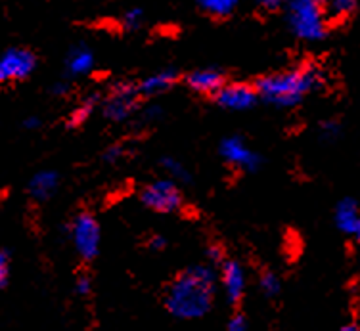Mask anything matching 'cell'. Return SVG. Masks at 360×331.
<instances>
[{
  "mask_svg": "<svg viewBox=\"0 0 360 331\" xmlns=\"http://www.w3.org/2000/svg\"><path fill=\"white\" fill-rule=\"evenodd\" d=\"M340 132V124L333 123V121H328V123L322 124V134L324 136H328V138H332V136H335Z\"/></svg>",
  "mask_w": 360,
  "mask_h": 331,
  "instance_id": "25",
  "label": "cell"
},
{
  "mask_svg": "<svg viewBox=\"0 0 360 331\" xmlns=\"http://www.w3.org/2000/svg\"><path fill=\"white\" fill-rule=\"evenodd\" d=\"M207 259L213 262V264H221V262H222L221 247H217V245H211V247L207 249Z\"/></svg>",
  "mask_w": 360,
  "mask_h": 331,
  "instance_id": "26",
  "label": "cell"
},
{
  "mask_svg": "<svg viewBox=\"0 0 360 331\" xmlns=\"http://www.w3.org/2000/svg\"><path fill=\"white\" fill-rule=\"evenodd\" d=\"M340 331H360V327L354 322H349V324H345L343 327H341Z\"/></svg>",
  "mask_w": 360,
  "mask_h": 331,
  "instance_id": "32",
  "label": "cell"
},
{
  "mask_svg": "<svg viewBox=\"0 0 360 331\" xmlns=\"http://www.w3.org/2000/svg\"><path fill=\"white\" fill-rule=\"evenodd\" d=\"M217 102L221 108L230 111H245L253 108L257 102V92L253 86L243 83H230L222 84L217 90Z\"/></svg>",
  "mask_w": 360,
  "mask_h": 331,
  "instance_id": "9",
  "label": "cell"
},
{
  "mask_svg": "<svg viewBox=\"0 0 360 331\" xmlns=\"http://www.w3.org/2000/svg\"><path fill=\"white\" fill-rule=\"evenodd\" d=\"M140 200L155 213H173L182 205V193L173 180H155L142 190Z\"/></svg>",
  "mask_w": 360,
  "mask_h": 331,
  "instance_id": "5",
  "label": "cell"
},
{
  "mask_svg": "<svg viewBox=\"0 0 360 331\" xmlns=\"http://www.w3.org/2000/svg\"><path fill=\"white\" fill-rule=\"evenodd\" d=\"M161 115H163L161 108H158V105H150V108H148V110L142 113V121H144V123H150V121H155V119H160Z\"/></svg>",
  "mask_w": 360,
  "mask_h": 331,
  "instance_id": "24",
  "label": "cell"
},
{
  "mask_svg": "<svg viewBox=\"0 0 360 331\" xmlns=\"http://www.w3.org/2000/svg\"><path fill=\"white\" fill-rule=\"evenodd\" d=\"M71 242L75 245V251L83 257L84 261H92L100 251V224L90 213L77 214L70 228Z\"/></svg>",
  "mask_w": 360,
  "mask_h": 331,
  "instance_id": "4",
  "label": "cell"
},
{
  "mask_svg": "<svg viewBox=\"0 0 360 331\" xmlns=\"http://www.w3.org/2000/svg\"><path fill=\"white\" fill-rule=\"evenodd\" d=\"M221 155L224 161H229L230 165L238 167L242 171H257L261 165L259 153L253 152L250 145L245 144V140L240 136H230L221 142Z\"/></svg>",
  "mask_w": 360,
  "mask_h": 331,
  "instance_id": "8",
  "label": "cell"
},
{
  "mask_svg": "<svg viewBox=\"0 0 360 331\" xmlns=\"http://www.w3.org/2000/svg\"><path fill=\"white\" fill-rule=\"evenodd\" d=\"M215 270L207 264H198L182 272L167 291V311L180 320H198L205 316L215 299Z\"/></svg>",
  "mask_w": 360,
  "mask_h": 331,
  "instance_id": "1",
  "label": "cell"
},
{
  "mask_svg": "<svg viewBox=\"0 0 360 331\" xmlns=\"http://www.w3.org/2000/svg\"><path fill=\"white\" fill-rule=\"evenodd\" d=\"M335 224L349 238L360 235V209L353 197H345L335 207Z\"/></svg>",
  "mask_w": 360,
  "mask_h": 331,
  "instance_id": "11",
  "label": "cell"
},
{
  "mask_svg": "<svg viewBox=\"0 0 360 331\" xmlns=\"http://www.w3.org/2000/svg\"><path fill=\"white\" fill-rule=\"evenodd\" d=\"M259 285H261V290H263L264 295H276L278 291H280V278L274 274V272H264L261 280H259Z\"/></svg>",
  "mask_w": 360,
  "mask_h": 331,
  "instance_id": "20",
  "label": "cell"
},
{
  "mask_svg": "<svg viewBox=\"0 0 360 331\" xmlns=\"http://www.w3.org/2000/svg\"><path fill=\"white\" fill-rule=\"evenodd\" d=\"M136 98L139 92L132 84H119L104 102V115L115 123L127 121L136 111Z\"/></svg>",
  "mask_w": 360,
  "mask_h": 331,
  "instance_id": "7",
  "label": "cell"
},
{
  "mask_svg": "<svg viewBox=\"0 0 360 331\" xmlns=\"http://www.w3.org/2000/svg\"><path fill=\"white\" fill-rule=\"evenodd\" d=\"M288 23L293 35L309 42L324 39L328 31V18L320 0H290Z\"/></svg>",
  "mask_w": 360,
  "mask_h": 331,
  "instance_id": "3",
  "label": "cell"
},
{
  "mask_svg": "<svg viewBox=\"0 0 360 331\" xmlns=\"http://www.w3.org/2000/svg\"><path fill=\"white\" fill-rule=\"evenodd\" d=\"M320 73L314 67H295L261 79L257 83V96L278 108L297 105L303 98L311 94L319 84Z\"/></svg>",
  "mask_w": 360,
  "mask_h": 331,
  "instance_id": "2",
  "label": "cell"
},
{
  "mask_svg": "<svg viewBox=\"0 0 360 331\" xmlns=\"http://www.w3.org/2000/svg\"><path fill=\"white\" fill-rule=\"evenodd\" d=\"M35 71V56L29 50L12 48L0 56V84L27 79Z\"/></svg>",
  "mask_w": 360,
  "mask_h": 331,
  "instance_id": "6",
  "label": "cell"
},
{
  "mask_svg": "<svg viewBox=\"0 0 360 331\" xmlns=\"http://www.w3.org/2000/svg\"><path fill=\"white\" fill-rule=\"evenodd\" d=\"M140 21H142V10H139V8H136V10H129L125 14V18H123V23H125L129 29L139 27Z\"/></svg>",
  "mask_w": 360,
  "mask_h": 331,
  "instance_id": "21",
  "label": "cell"
},
{
  "mask_svg": "<svg viewBox=\"0 0 360 331\" xmlns=\"http://www.w3.org/2000/svg\"><path fill=\"white\" fill-rule=\"evenodd\" d=\"M322 6H324L326 18L340 21L353 14L359 6V0H324Z\"/></svg>",
  "mask_w": 360,
  "mask_h": 331,
  "instance_id": "16",
  "label": "cell"
},
{
  "mask_svg": "<svg viewBox=\"0 0 360 331\" xmlns=\"http://www.w3.org/2000/svg\"><path fill=\"white\" fill-rule=\"evenodd\" d=\"M161 165H163V169H165L167 173L171 174L174 180H180V182H188V180H190L188 169L180 163L179 159L163 157L161 159Z\"/></svg>",
  "mask_w": 360,
  "mask_h": 331,
  "instance_id": "18",
  "label": "cell"
},
{
  "mask_svg": "<svg viewBox=\"0 0 360 331\" xmlns=\"http://www.w3.org/2000/svg\"><path fill=\"white\" fill-rule=\"evenodd\" d=\"M92 65H94V54L84 46L71 50V54L68 56V71L71 75H84L92 70Z\"/></svg>",
  "mask_w": 360,
  "mask_h": 331,
  "instance_id": "15",
  "label": "cell"
},
{
  "mask_svg": "<svg viewBox=\"0 0 360 331\" xmlns=\"http://www.w3.org/2000/svg\"><path fill=\"white\" fill-rule=\"evenodd\" d=\"M58 186H60V176H58V173L46 169V171H39L31 179V182H29V193L37 201H46L54 195Z\"/></svg>",
  "mask_w": 360,
  "mask_h": 331,
  "instance_id": "13",
  "label": "cell"
},
{
  "mask_svg": "<svg viewBox=\"0 0 360 331\" xmlns=\"http://www.w3.org/2000/svg\"><path fill=\"white\" fill-rule=\"evenodd\" d=\"M203 12L209 15H217V18H226L236 10L238 0H198Z\"/></svg>",
  "mask_w": 360,
  "mask_h": 331,
  "instance_id": "17",
  "label": "cell"
},
{
  "mask_svg": "<svg viewBox=\"0 0 360 331\" xmlns=\"http://www.w3.org/2000/svg\"><path fill=\"white\" fill-rule=\"evenodd\" d=\"M39 124H41V121L37 117H29L27 121H25V126H27V129H37Z\"/></svg>",
  "mask_w": 360,
  "mask_h": 331,
  "instance_id": "31",
  "label": "cell"
},
{
  "mask_svg": "<svg viewBox=\"0 0 360 331\" xmlns=\"http://www.w3.org/2000/svg\"><path fill=\"white\" fill-rule=\"evenodd\" d=\"M123 155V150L119 148V145H113V148H110L108 152H105V161H110V163H115V161H119V157Z\"/></svg>",
  "mask_w": 360,
  "mask_h": 331,
  "instance_id": "28",
  "label": "cell"
},
{
  "mask_svg": "<svg viewBox=\"0 0 360 331\" xmlns=\"http://www.w3.org/2000/svg\"><path fill=\"white\" fill-rule=\"evenodd\" d=\"M259 6L266 10V12H272V10L280 8V0H259Z\"/></svg>",
  "mask_w": 360,
  "mask_h": 331,
  "instance_id": "29",
  "label": "cell"
},
{
  "mask_svg": "<svg viewBox=\"0 0 360 331\" xmlns=\"http://www.w3.org/2000/svg\"><path fill=\"white\" fill-rule=\"evenodd\" d=\"M8 282V259L4 253H0V285Z\"/></svg>",
  "mask_w": 360,
  "mask_h": 331,
  "instance_id": "27",
  "label": "cell"
},
{
  "mask_svg": "<svg viewBox=\"0 0 360 331\" xmlns=\"http://www.w3.org/2000/svg\"><path fill=\"white\" fill-rule=\"evenodd\" d=\"M174 83H176V71L163 70L146 77L144 81L136 86V92L142 96H158V94L167 92Z\"/></svg>",
  "mask_w": 360,
  "mask_h": 331,
  "instance_id": "14",
  "label": "cell"
},
{
  "mask_svg": "<svg viewBox=\"0 0 360 331\" xmlns=\"http://www.w3.org/2000/svg\"><path fill=\"white\" fill-rule=\"evenodd\" d=\"M165 245H167V240L163 238V235H153L152 240H150V247L158 249V251L165 247Z\"/></svg>",
  "mask_w": 360,
  "mask_h": 331,
  "instance_id": "30",
  "label": "cell"
},
{
  "mask_svg": "<svg viewBox=\"0 0 360 331\" xmlns=\"http://www.w3.org/2000/svg\"><path fill=\"white\" fill-rule=\"evenodd\" d=\"M224 84V79H222V73L217 70H198L194 73L188 75V86L198 92V94H207V96H215L217 90L221 89Z\"/></svg>",
  "mask_w": 360,
  "mask_h": 331,
  "instance_id": "12",
  "label": "cell"
},
{
  "mask_svg": "<svg viewBox=\"0 0 360 331\" xmlns=\"http://www.w3.org/2000/svg\"><path fill=\"white\" fill-rule=\"evenodd\" d=\"M226 331H248V320L242 316V314H238L229 322L226 325Z\"/></svg>",
  "mask_w": 360,
  "mask_h": 331,
  "instance_id": "22",
  "label": "cell"
},
{
  "mask_svg": "<svg viewBox=\"0 0 360 331\" xmlns=\"http://www.w3.org/2000/svg\"><path fill=\"white\" fill-rule=\"evenodd\" d=\"M98 104V98L96 96H90L84 100L83 104L79 105L75 111H73V115H71V124H81L84 123L86 119L90 117V113L94 111V105Z\"/></svg>",
  "mask_w": 360,
  "mask_h": 331,
  "instance_id": "19",
  "label": "cell"
},
{
  "mask_svg": "<svg viewBox=\"0 0 360 331\" xmlns=\"http://www.w3.org/2000/svg\"><path fill=\"white\" fill-rule=\"evenodd\" d=\"M90 287H92V282H90L89 276H79L75 282V290L79 295H89Z\"/></svg>",
  "mask_w": 360,
  "mask_h": 331,
  "instance_id": "23",
  "label": "cell"
},
{
  "mask_svg": "<svg viewBox=\"0 0 360 331\" xmlns=\"http://www.w3.org/2000/svg\"><path fill=\"white\" fill-rule=\"evenodd\" d=\"M221 282L229 301L238 303L245 293V270L236 261L221 262Z\"/></svg>",
  "mask_w": 360,
  "mask_h": 331,
  "instance_id": "10",
  "label": "cell"
}]
</instances>
